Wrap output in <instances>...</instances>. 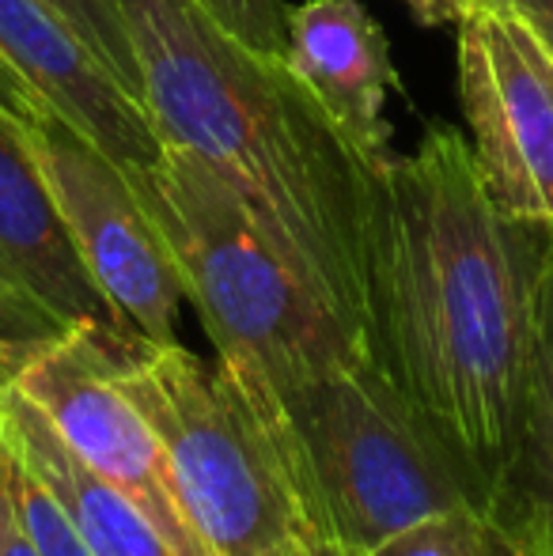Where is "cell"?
<instances>
[{
    "instance_id": "obj_1",
    "label": "cell",
    "mask_w": 553,
    "mask_h": 556,
    "mask_svg": "<svg viewBox=\"0 0 553 556\" xmlns=\"http://www.w3.org/2000/svg\"><path fill=\"white\" fill-rule=\"evenodd\" d=\"M553 315V224L508 216L455 129L387 175L368 356L455 458L478 504L508 466Z\"/></svg>"
},
{
    "instance_id": "obj_2",
    "label": "cell",
    "mask_w": 553,
    "mask_h": 556,
    "mask_svg": "<svg viewBox=\"0 0 553 556\" xmlns=\"http://www.w3.org/2000/svg\"><path fill=\"white\" fill-rule=\"evenodd\" d=\"M144 106L163 144L193 152L251 205L288 262L368 352L379 175L285 58L251 50L198 0H122Z\"/></svg>"
},
{
    "instance_id": "obj_3",
    "label": "cell",
    "mask_w": 553,
    "mask_h": 556,
    "mask_svg": "<svg viewBox=\"0 0 553 556\" xmlns=\"http://www.w3.org/2000/svg\"><path fill=\"white\" fill-rule=\"evenodd\" d=\"M155 216L216 364L254 413L349 359H372L338 311L288 262L243 198L193 152L126 170Z\"/></svg>"
},
{
    "instance_id": "obj_4",
    "label": "cell",
    "mask_w": 553,
    "mask_h": 556,
    "mask_svg": "<svg viewBox=\"0 0 553 556\" xmlns=\"http://www.w3.org/2000/svg\"><path fill=\"white\" fill-rule=\"evenodd\" d=\"M307 534L368 553L436 511L478 504L470 481L372 359H349L262 413Z\"/></svg>"
},
{
    "instance_id": "obj_5",
    "label": "cell",
    "mask_w": 553,
    "mask_h": 556,
    "mask_svg": "<svg viewBox=\"0 0 553 556\" xmlns=\"http://www.w3.org/2000/svg\"><path fill=\"white\" fill-rule=\"evenodd\" d=\"M126 394L160 432L209 556H292L303 515L274 440L239 382L183 341H111Z\"/></svg>"
},
{
    "instance_id": "obj_6",
    "label": "cell",
    "mask_w": 553,
    "mask_h": 556,
    "mask_svg": "<svg viewBox=\"0 0 553 556\" xmlns=\"http://www.w3.org/2000/svg\"><path fill=\"white\" fill-rule=\"evenodd\" d=\"M114 330H73L4 352V375L42 409L68 451L118 489L175 556H209L186 515L160 432L118 382Z\"/></svg>"
},
{
    "instance_id": "obj_7",
    "label": "cell",
    "mask_w": 553,
    "mask_h": 556,
    "mask_svg": "<svg viewBox=\"0 0 553 556\" xmlns=\"http://www.w3.org/2000/svg\"><path fill=\"white\" fill-rule=\"evenodd\" d=\"M58 213L122 323L144 341H178L186 288L134 178L53 111L23 114Z\"/></svg>"
},
{
    "instance_id": "obj_8",
    "label": "cell",
    "mask_w": 553,
    "mask_h": 556,
    "mask_svg": "<svg viewBox=\"0 0 553 556\" xmlns=\"http://www.w3.org/2000/svg\"><path fill=\"white\" fill-rule=\"evenodd\" d=\"M458 88L489 198L519 220L553 224V61L501 8L458 20Z\"/></svg>"
},
{
    "instance_id": "obj_9",
    "label": "cell",
    "mask_w": 553,
    "mask_h": 556,
    "mask_svg": "<svg viewBox=\"0 0 553 556\" xmlns=\"http://www.w3.org/2000/svg\"><path fill=\"white\" fill-rule=\"evenodd\" d=\"M73 330L134 333L61 220L23 114L0 99V344L27 349Z\"/></svg>"
},
{
    "instance_id": "obj_10",
    "label": "cell",
    "mask_w": 553,
    "mask_h": 556,
    "mask_svg": "<svg viewBox=\"0 0 553 556\" xmlns=\"http://www.w3.org/2000/svg\"><path fill=\"white\" fill-rule=\"evenodd\" d=\"M0 53L53 114L122 170H148L163 160L167 144L144 99L118 80L58 8L46 0H0Z\"/></svg>"
},
{
    "instance_id": "obj_11",
    "label": "cell",
    "mask_w": 553,
    "mask_h": 556,
    "mask_svg": "<svg viewBox=\"0 0 553 556\" xmlns=\"http://www.w3.org/2000/svg\"><path fill=\"white\" fill-rule=\"evenodd\" d=\"M285 61L300 84L341 125L356 152L379 170L394 167L384 117L394 84L387 35L356 0H303L285 20Z\"/></svg>"
},
{
    "instance_id": "obj_12",
    "label": "cell",
    "mask_w": 553,
    "mask_h": 556,
    "mask_svg": "<svg viewBox=\"0 0 553 556\" xmlns=\"http://www.w3.org/2000/svg\"><path fill=\"white\" fill-rule=\"evenodd\" d=\"M0 413H4L15 451L46 477V484L58 492L61 504L73 511L96 556H175L171 545L152 530V522L118 489H111L103 477L91 473L68 451V443L53 432L42 409L8 382L4 359H0Z\"/></svg>"
},
{
    "instance_id": "obj_13",
    "label": "cell",
    "mask_w": 553,
    "mask_h": 556,
    "mask_svg": "<svg viewBox=\"0 0 553 556\" xmlns=\"http://www.w3.org/2000/svg\"><path fill=\"white\" fill-rule=\"evenodd\" d=\"M489 530L524 556H553V315L542 326L508 466L481 504Z\"/></svg>"
},
{
    "instance_id": "obj_14",
    "label": "cell",
    "mask_w": 553,
    "mask_h": 556,
    "mask_svg": "<svg viewBox=\"0 0 553 556\" xmlns=\"http://www.w3.org/2000/svg\"><path fill=\"white\" fill-rule=\"evenodd\" d=\"M8 443H12V435H8ZM8 511L20 522L38 556H96L73 511L61 504V496L46 484V477L15 451V443L12 458H8Z\"/></svg>"
},
{
    "instance_id": "obj_15",
    "label": "cell",
    "mask_w": 553,
    "mask_h": 556,
    "mask_svg": "<svg viewBox=\"0 0 553 556\" xmlns=\"http://www.w3.org/2000/svg\"><path fill=\"white\" fill-rule=\"evenodd\" d=\"M364 556H489V522L481 507L458 504L384 538Z\"/></svg>"
},
{
    "instance_id": "obj_16",
    "label": "cell",
    "mask_w": 553,
    "mask_h": 556,
    "mask_svg": "<svg viewBox=\"0 0 553 556\" xmlns=\"http://www.w3.org/2000/svg\"><path fill=\"white\" fill-rule=\"evenodd\" d=\"M46 4L58 8V12L80 30L84 42H88L91 50L118 73V80L126 84L137 99H144V80H140L134 30H129L122 0H46Z\"/></svg>"
},
{
    "instance_id": "obj_17",
    "label": "cell",
    "mask_w": 553,
    "mask_h": 556,
    "mask_svg": "<svg viewBox=\"0 0 553 556\" xmlns=\"http://www.w3.org/2000/svg\"><path fill=\"white\" fill-rule=\"evenodd\" d=\"M224 30L247 42L251 50L285 58V20L280 0H198Z\"/></svg>"
},
{
    "instance_id": "obj_18",
    "label": "cell",
    "mask_w": 553,
    "mask_h": 556,
    "mask_svg": "<svg viewBox=\"0 0 553 556\" xmlns=\"http://www.w3.org/2000/svg\"><path fill=\"white\" fill-rule=\"evenodd\" d=\"M493 8L516 15L553 61V0H493Z\"/></svg>"
},
{
    "instance_id": "obj_19",
    "label": "cell",
    "mask_w": 553,
    "mask_h": 556,
    "mask_svg": "<svg viewBox=\"0 0 553 556\" xmlns=\"http://www.w3.org/2000/svg\"><path fill=\"white\" fill-rule=\"evenodd\" d=\"M406 4L420 23H458L470 12L493 8L489 0H406Z\"/></svg>"
},
{
    "instance_id": "obj_20",
    "label": "cell",
    "mask_w": 553,
    "mask_h": 556,
    "mask_svg": "<svg viewBox=\"0 0 553 556\" xmlns=\"http://www.w3.org/2000/svg\"><path fill=\"white\" fill-rule=\"evenodd\" d=\"M0 99H4L8 106H12L15 114H35V111H50V106L42 103V99L30 91V84L23 80L20 73H15L12 65H8V58L0 53Z\"/></svg>"
},
{
    "instance_id": "obj_21",
    "label": "cell",
    "mask_w": 553,
    "mask_h": 556,
    "mask_svg": "<svg viewBox=\"0 0 553 556\" xmlns=\"http://www.w3.org/2000/svg\"><path fill=\"white\" fill-rule=\"evenodd\" d=\"M0 556H38V549L27 542V534L20 530V522L12 519L8 507H4V519H0Z\"/></svg>"
},
{
    "instance_id": "obj_22",
    "label": "cell",
    "mask_w": 553,
    "mask_h": 556,
    "mask_svg": "<svg viewBox=\"0 0 553 556\" xmlns=\"http://www.w3.org/2000/svg\"><path fill=\"white\" fill-rule=\"evenodd\" d=\"M303 549H307V556H364L361 549L326 542V538H315V534H307V530H303Z\"/></svg>"
},
{
    "instance_id": "obj_23",
    "label": "cell",
    "mask_w": 553,
    "mask_h": 556,
    "mask_svg": "<svg viewBox=\"0 0 553 556\" xmlns=\"http://www.w3.org/2000/svg\"><path fill=\"white\" fill-rule=\"evenodd\" d=\"M8 458H12V443H8L4 413H0V519H4L8 507Z\"/></svg>"
},
{
    "instance_id": "obj_24",
    "label": "cell",
    "mask_w": 553,
    "mask_h": 556,
    "mask_svg": "<svg viewBox=\"0 0 553 556\" xmlns=\"http://www.w3.org/2000/svg\"><path fill=\"white\" fill-rule=\"evenodd\" d=\"M489 556H524V553H516L508 542H501V538H497L493 530H489Z\"/></svg>"
},
{
    "instance_id": "obj_25",
    "label": "cell",
    "mask_w": 553,
    "mask_h": 556,
    "mask_svg": "<svg viewBox=\"0 0 553 556\" xmlns=\"http://www.w3.org/2000/svg\"><path fill=\"white\" fill-rule=\"evenodd\" d=\"M292 556H307V549H303V538H300V549H296Z\"/></svg>"
},
{
    "instance_id": "obj_26",
    "label": "cell",
    "mask_w": 553,
    "mask_h": 556,
    "mask_svg": "<svg viewBox=\"0 0 553 556\" xmlns=\"http://www.w3.org/2000/svg\"><path fill=\"white\" fill-rule=\"evenodd\" d=\"M4 352H8V349H4V344H0V359H4Z\"/></svg>"
},
{
    "instance_id": "obj_27",
    "label": "cell",
    "mask_w": 553,
    "mask_h": 556,
    "mask_svg": "<svg viewBox=\"0 0 553 556\" xmlns=\"http://www.w3.org/2000/svg\"><path fill=\"white\" fill-rule=\"evenodd\" d=\"M489 4H493V0H489Z\"/></svg>"
}]
</instances>
